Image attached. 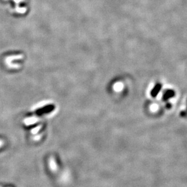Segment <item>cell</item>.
Returning <instances> with one entry per match:
<instances>
[{
  "label": "cell",
  "mask_w": 187,
  "mask_h": 187,
  "mask_svg": "<svg viewBox=\"0 0 187 187\" xmlns=\"http://www.w3.org/2000/svg\"><path fill=\"white\" fill-rule=\"evenodd\" d=\"M55 106L54 105H48L38 109L36 111V114L37 115H43L44 114H48L52 112Z\"/></svg>",
  "instance_id": "6da1fadb"
},
{
  "label": "cell",
  "mask_w": 187,
  "mask_h": 187,
  "mask_svg": "<svg viewBox=\"0 0 187 187\" xmlns=\"http://www.w3.org/2000/svg\"><path fill=\"white\" fill-rule=\"evenodd\" d=\"M175 94H176V93L173 90L169 89V90H165V92H164L163 95V100L164 101H166L169 100L170 99L174 97Z\"/></svg>",
  "instance_id": "7a4b0ae2"
},
{
  "label": "cell",
  "mask_w": 187,
  "mask_h": 187,
  "mask_svg": "<svg viewBox=\"0 0 187 187\" xmlns=\"http://www.w3.org/2000/svg\"><path fill=\"white\" fill-rule=\"evenodd\" d=\"M161 89H162V85L161 84H156V86H155V87L151 90V96L153 97H156L157 96V94H159Z\"/></svg>",
  "instance_id": "3957f363"
},
{
  "label": "cell",
  "mask_w": 187,
  "mask_h": 187,
  "mask_svg": "<svg viewBox=\"0 0 187 187\" xmlns=\"http://www.w3.org/2000/svg\"><path fill=\"white\" fill-rule=\"evenodd\" d=\"M23 58V55H13V56H10L8 58H7L6 59V61L9 63V62L12 61L13 60H20Z\"/></svg>",
  "instance_id": "277c9868"
},
{
  "label": "cell",
  "mask_w": 187,
  "mask_h": 187,
  "mask_svg": "<svg viewBox=\"0 0 187 187\" xmlns=\"http://www.w3.org/2000/svg\"><path fill=\"white\" fill-rule=\"evenodd\" d=\"M15 11L18 12V13H25L26 11V8H25V7H17L15 9Z\"/></svg>",
  "instance_id": "5b68a950"
},
{
  "label": "cell",
  "mask_w": 187,
  "mask_h": 187,
  "mask_svg": "<svg viewBox=\"0 0 187 187\" xmlns=\"http://www.w3.org/2000/svg\"><path fill=\"white\" fill-rule=\"evenodd\" d=\"M13 1H14V2H15V3L18 4V3H20V2H22L23 0H13Z\"/></svg>",
  "instance_id": "8992f818"
},
{
  "label": "cell",
  "mask_w": 187,
  "mask_h": 187,
  "mask_svg": "<svg viewBox=\"0 0 187 187\" xmlns=\"http://www.w3.org/2000/svg\"><path fill=\"white\" fill-rule=\"evenodd\" d=\"M2 145V142L1 141H0V147Z\"/></svg>",
  "instance_id": "52a82bcc"
}]
</instances>
